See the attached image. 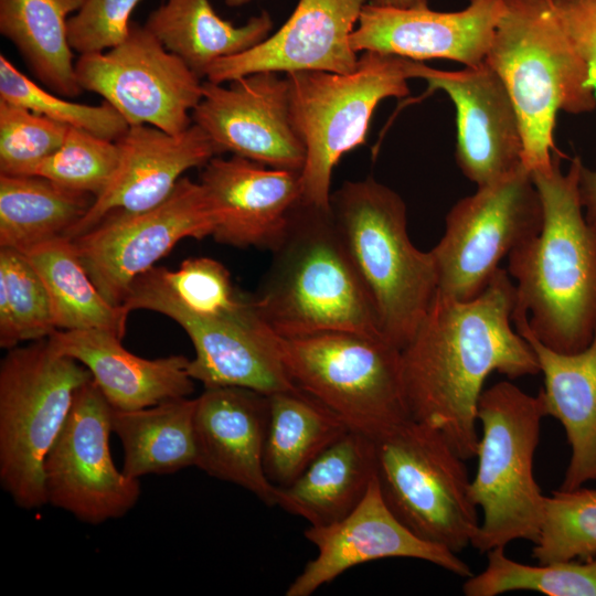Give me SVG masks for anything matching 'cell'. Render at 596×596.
Returning a JSON list of instances; mask_svg holds the SVG:
<instances>
[{"mask_svg":"<svg viewBox=\"0 0 596 596\" xmlns=\"http://www.w3.org/2000/svg\"><path fill=\"white\" fill-rule=\"evenodd\" d=\"M301 171L277 169L232 155L213 157L199 182L214 211L221 244L272 249L302 198Z\"/></svg>","mask_w":596,"mask_h":596,"instance_id":"7402d4cb","label":"cell"},{"mask_svg":"<svg viewBox=\"0 0 596 596\" xmlns=\"http://www.w3.org/2000/svg\"><path fill=\"white\" fill-rule=\"evenodd\" d=\"M194 412L195 398L190 397L136 411L113 408L111 429L124 449L123 472L139 479L196 467Z\"/></svg>","mask_w":596,"mask_h":596,"instance_id":"83f0119b","label":"cell"},{"mask_svg":"<svg viewBox=\"0 0 596 596\" xmlns=\"http://www.w3.org/2000/svg\"><path fill=\"white\" fill-rule=\"evenodd\" d=\"M375 478V440L349 429L291 485L278 487L277 505L311 526L327 525L349 514Z\"/></svg>","mask_w":596,"mask_h":596,"instance_id":"484cf974","label":"cell"},{"mask_svg":"<svg viewBox=\"0 0 596 596\" xmlns=\"http://www.w3.org/2000/svg\"><path fill=\"white\" fill-rule=\"evenodd\" d=\"M215 223L203 185L183 177L158 206L136 214H109L72 241L99 292L111 305L121 306L136 278L179 241L212 236Z\"/></svg>","mask_w":596,"mask_h":596,"instance_id":"5bb4252c","label":"cell"},{"mask_svg":"<svg viewBox=\"0 0 596 596\" xmlns=\"http://www.w3.org/2000/svg\"><path fill=\"white\" fill-rule=\"evenodd\" d=\"M409 61L366 51L351 73L285 74L291 119L306 148L300 172L304 201L330 207L332 172L341 157L365 143L372 115L382 100L409 94Z\"/></svg>","mask_w":596,"mask_h":596,"instance_id":"ba28073f","label":"cell"},{"mask_svg":"<svg viewBox=\"0 0 596 596\" xmlns=\"http://www.w3.org/2000/svg\"><path fill=\"white\" fill-rule=\"evenodd\" d=\"M578 195L587 222L596 228V170L583 162L578 172Z\"/></svg>","mask_w":596,"mask_h":596,"instance_id":"b9f144b4","label":"cell"},{"mask_svg":"<svg viewBox=\"0 0 596 596\" xmlns=\"http://www.w3.org/2000/svg\"><path fill=\"white\" fill-rule=\"evenodd\" d=\"M68 126L0 99V174L33 175L63 143Z\"/></svg>","mask_w":596,"mask_h":596,"instance_id":"74e56055","label":"cell"},{"mask_svg":"<svg viewBox=\"0 0 596 596\" xmlns=\"http://www.w3.org/2000/svg\"><path fill=\"white\" fill-rule=\"evenodd\" d=\"M121 306L128 312L162 313L183 328L195 350L189 374L204 389L237 386L270 395L297 387L283 360L280 337L260 318L252 297L244 295L219 313H196L170 295L152 267L135 279Z\"/></svg>","mask_w":596,"mask_h":596,"instance_id":"8fae6325","label":"cell"},{"mask_svg":"<svg viewBox=\"0 0 596 596\" xmlns=\"http://www.w3.org/2000/svg\"><path fill=\"white\" fill-rule=\"evenodd\" d=\"M545 416L540 394L530 395L510 381L480 395L478 468L469 489L483 514L471 542L480 552L539 538L545 496L533 475V458Z\"/></svg>","mask_w":596,"mask_h":596,"instance_id":"8992f818","label":"cell"},{"mask_svg":"<svg viewBox=\"0 0 596 596\" xmlns=\"http://www.w3.org/2000/svg\"><path fill=\"white\" fill-rule=\"evenodd\" d=\"M549 2L573 47L585 62L596 95V0Z\"/></svg>","mask_w":596,"mask_h":596,"instance_id":"60d3db41","label":"cell"},{"mask_svg":"<svg viewBox=\"0 0 596 596\" xmlns=\"http://www.w3.org/2000/svg\"><path fill=\"white\" fill-rule=\"evenodd\" d=\"M582 162L574 157L563 172L555 152L550 170L531 173L543 225L508 255L507 272L515 287L513 315L525 316L530 332L561 353L585 349L596 332V228L579 201Z\"/></svg>","mask_w":596,"mask_h":596,"instance_id":"7a4b0ae2","label":"cell"},{"mask_svg":"<svg viewBox=\"0 0 596 596\" xmlns=\"http://www.w3.org/2000/svg\"><path fill=\"white\" fill-rule=\"evenodd\" d=\"M280 348L295 385L349 429L377 440L411 419L401 350L383 337L324 331L280 338Z\"/></svg>","mask_w":596,"mask_h":596,"instance_id":"9c48e42d","label":"cell"},{"mask_svg":"<svg viewBox=\"0 0 596 596\" xmlns=\"http://www.w3.org/2000/svg\"><path fill=\"white\" fill-rule=\"evenodd\" d=\"M143 25L203 78L217 61L268 38L274 23L267 11L235 25L222 19L210 0H166L151 11Z\"/></svg>","mask_w":596,"mask_h":596,"instance_id":"4316f807","label":"cell"},{"mask_svg":"<svg viewBox=\"0 0 596 596\" xmlns=\"http://www.w3.org/2000/svg\"><path fill=\"white\" fill-rule=\"evenodd\" d=\"M368 0H299L279 30L255 46L214 63L206 81L228 83L258 73L355 70L351 35Z\"/></svg>","mask_w":596,"mask_h":596,"instance_id":"ffe728a7","label":"cell"},{"mask_svg":"<svg viewBox=\"0 0 596 596\" xmlns=\"http://www.w3.org/2000/svg\"><path fill=\"white\" fill-rule=\"evenodd\" d=\"M305 536L317 547V556L306 563L286 596H309L354 566L391 557L429 562L461 577L472 575L456 553L421 539L394 515L377 478L349 514L327 525H309Z\"/></svg>","mask_w":596,"mask_h":596,"instance_id":"ac0fdd59","label":"cell"},{"mask_svg":"<svg viewBox=\"0 0 596 596\" xmlns=\"http://www.w3.org/2000/svg\"><path fill=\"white\" fill-rule=\"evenodd\" d=\"M542 225L540 193L523 164L477 188L451 206L445 232L430 251L437 291L458 300L479 296L500 268L501 259L536 236Z\"/></svg>","mask_w":596,"mask_h":596,"instance_id":"7c38bea8","label":"cell"},{"mask_svg":"<svg viewBox=\"0 0 596 596\" xmlns=\"http://www.w3.org/2000/svg\"><path fill=\"white\" fill-rule=\"evenodd\" d=\"M330 212L373 301L382 336L402 350L437 291L432 252L412 243L404 200L372 177L345 181L331 192Z\"/></svg>","mask_w":596,"mask_h":596,"instance_id":"5b68a950","label":"cell"},{"mask_svg":"<svg viewBox=\"0 0 596 596\" xmlns=\"http://www.w3.org/2000/svg\"><path fill=\"white\" fill-rule=\"evenodd\" d=\"M83 2L0 0V33L15 46L36 79L63 97H75L82 92L67 21Z\"/></svg>","mask_w":596,"mask_h":596,"instance_id":"f1b7e54d","label":"cell"},{"mask_svg":"<svg viewBox=\"0 0 596 596\" xmlns=\"http://www.w3.org/2000/svg\"><path fill=\"white\" fill-rule=\"evenodd\" d=\"M51 300L28 257L0 247V347L49 338L56 331Z\"/></svg>","mask_w":596,"mask_h":596,"instance_id":"836d02e7","label":"cell"},{"mask_svg":"<svg viewBox=\"0 0 596 596\" xmlns=\"http://www.w3.org/2000/svg\"><path fill=\"white\" fill-rule=\"evenodd\" d=\"M504 0H468L459 11L428 4L411 8L366 3L351 35L355 52H376L413 61L450 60L466 67L485 63Z\"/></svg>","mask_w":596,"mask_h":596,"instance_id":"d6986e66","label":"cell"},{"mask_svg":"<svg viewBox=\"0 0 596 596\" xmlns=\"http://www.w3.org/2000/svg\"><path fill=\"white\" fill-rule=\"evenodd\" d=\"M117 142L120 158L110 183L67 237L87 232L109 214H136L158 206L185 171L203 168L220 156L195 124L175 135L149 125L129 126Z\"/></svg>","mask_w":596,"mask_h":596,"instance_id":"44dd1931","label":"cell"},{"mask_svg":"<svg viewBox=\"0 0 596 596\" xmlns=\"http://www.w3.org/2000/svg\"><path fill=\"white\" fill-rule=\"evenodd\" d=\"M505 8L486 56L515 107L523 136V166L551 169L558 111L596 109L588 70L546 0H504Z\"/></svg>","mask_w":596,"mask_h":596,"instance_id":"277c9868","label":"cell"},{"mask_svg":"<svg viewBox=\"0 0 596 596\" xmlns=\"http://www.w3.org/2000/svg\"><path fill=\"white\" fill-rule=\"evenodd\" d=\"M141 0H84L67 21L73 51L98 53L121 43L129 33L134 9Z\"/></svg>","mask_w":596,"mask_h":596,"instance_id":"ab89813d","label":"cell"},{"mask_svg":"<svg viewBox=\"0 0 596 596\" xmlns=\"http://www.w3.org/2000/svg\"><path fill=\"white\" fill-rule=\"evenodd\" d=\"M267 423L268 395L254 390L207 387L195 398L196 467L277 505L278 487L264 468Z\"/></svg>","mask_w":596,"mask_h":596,"instance_id":"603a6c76","label":"cell"},{"mask_svg":"<svg viewBox=\"0 0 596 596\" xmlns=\"http://www.w3.org/2000/svg\"><path fill=\"white\" fill-rule=\"evenodd\" d=\"M515 330L533 349L544 387L539 394L546 416L564 428L571 458L560 489L572 490L596 481V332L575 353H561L542 344L528 329L526 317L513 315Z\"/></svg>","mask_w":596,"mask_h":596,"instance_id":"d4e9b609","label":"cell"},{"mask_svg":"<svg viewBox=\"0 0 596 596\" xmlns=\"http://www.w3.org/2000/svg\"><path fill=\"white\" fill-rule=\"evenodd\" d=\"M47 290L57 330H106L123 338L128 312L107 301L84 268L72 238L60 236L23 253Z\"/></svg>","mask_w":596,"mask_h":596,"instance_id":"1f68e13d","label":"cell"},{"mask_svg":"<svg viewBox=\"0 0 596 596\" xmlns=\"http://www.w3.org/2000/svg\"><path fill=\"white\" fill-rule=\"evenodd\" d=\"M119 158L117 140L70 127L61 147L36 167L33 175L96 199L110 183Z\"/></svg>","mask_w":596,"mask_h":596,"instance_id":"8d00e7d4","label":"cell"},{"mask_svg":"<svg viewBox=\"0 0 596 596\" xmlns=\"http://www.w3.org/2000/svg\"><path fill=\"white\" fill-rule=\"evenodd\" d=\"M349 428L324 404L296 387L268 395L264 468L276 487L291 485Z\"/></svg>","mask_w":596,"mask_h":596,"instance_id":"f546056e","label":"cell"},{"mask_svg":"<svg viewBox=\"0 0 596 596\" xmlns=\"http://www.w3.org/2000/svg\"><path fill=\"white\" fill-rule=\"evenodd\" d=\"M192 123L219 155L230 152L267 167L301 171L306 148L290 114L289 85L275 72L253 73L228 83L203 82Z\"/></svg>","mask_w":596,"mask_h":596,"instance_id":"2e32d148","label":"cell"},{"mask_svg":"<svg viewBox=\"0 0 596 596\" xmlns=\"http://www.w3.org/2000/svg\"><path fill=\"white\" fill-rule=\"evenodd\" d=\"M487 560L481 573L467 577L462 586L466 596H497L515 590L596 596V556L532 566L511 560L499 546L487 552Z\"/></svg>","mask_w":596,"mask_h":596,"instance_id":"d6a6232c","label":"cell"},{"mask_svg":"<svg viewBox=\"0 0 596 596\" xmlns=\"http://www.w3.org/2000/svg\"><path fill=\"white\" fill-rule=\"evenodd\" d=\"M155 269L170 295L196 313L214 315L228 310L244 296L232 285L227 268L210 257L187 258L177 270Z\"/></svg>","mask_w":596,"mask_h":596,"instance_id":"f35d334b","label":"cell"},{"mask_svg":"<svg viewBox=\"0 0 596 596\" xmlns=\"http://www.w3.org/2000/svg\"><path fill=\"white\" fill-rule=\"evenodd\" d=\"M376 478L394 515L421 539L454 553L471 544L478 507L462 459L437 428L408 419L375 440Z\"/></svg>","mask_w":596,"mask_h":596,"instance_id":"30bf717a","label":"cell"},{"mask_svg":"<svg viewBox=\"0 0 596 596\" xmlns=\"http://www.w3.org/2000/svg\"><path fill=\"white\" fill-rule=\"evenodd\" d=\"M91 372L49 338L8 350L0 364V482L25 510L47 503L45 457Z\"/></svg>","mask_w":596,"mask_h":596,"instance_id":"52a82bcc","label":"cell"},{"mask_svg":"<svg viewBox=\"0 0 596 596\" xmlns=\"http://www.w3.org/2000/svg\"><path fill=\"white\" fill-rule=\"evenodd\" d=\"M270 252L269 268L252 301L277 336L352 331L383 337L373 301L330 207L301 198Z\"/></svg>","mask_w":596,"mask_h":596,"instance_id":"3957f363","label":"cell"},{"mask_svg":"<svg viewBox=\"0 0 596 596\" xmlns=\"http://www.w3.org/2000/svg\"><path fill=\"white\" fill-rule=\"evenodd\" d=\"M546 1H552V0H546Z\"/></svg>","mask_w":596,"mask_h":596,"instance_id":"f6af8a7d","label":"cell"},{"mask_svg":"<svg viewBox=\"0 0 596 596\" xmlns=\"http://www.w3.org/2000/svg\"><path fill=\"white\" fill-rule=\"evenodd\" d=\"M252 1L254 0H224L225 4L232 8H237V7L248 4Z\"/></svg>","mask_w":596,"mask_h":596,"instance_id":"ee69618b","label":"cell"},{"mask_svg":"<svg viewBox=\"0 0 596 596\" xmlns=\"http://www.w3.org/2000/svg\"><path fill=\"white\" fill-rule=\"evenodd\" d=\"M94 200L43 177L0 174V247L26 253L67 236Z\"/></svg>","mask_w":596,"mask_h":596,"instance_id":"4dcf8cb0","label":"cell"},{"mask_svg":"<svg viewBox=\"0 0 596 596\" xmlns=\"http://www.w3.org/2000/svg\"><path fill=\"white\" fill-rule=\"evenodd\" d=\"M368 3L393 8H411L421 4H428L427 0H368Z\"/></svg>","mask_w":596,"mask_h":596,"instance_id":"7bdbcfd3","label":"cell"},{"mask_svg":"<svg viewBox=\"0 0 596 596\" xmlns=\"http://www.w3.org/2000/svg\"><path fill=\"white\" fill-rule=\"evenodd\" d=\"M0 99L110 140H118L129 128L107 102L99 105L71 102L30 79L3 54H0Z\"/></svg>","mask_w":596,"mask_h":596,"instance_id":"d590c367","label":"cell"},{"mask_svg":"<svg viewBox=\"0 0 596 596\" xmlns=\"http://www.w3.org/2000/svg\"><path fill=\"white\" fill-rule=\"evenodd\" d=\"M412 78L427 82V93L445 92L456 109V162L477 188L522 166L523 136L513 102L498 74L483 63L443 71L409 61Z\"/></svg>","mask_w":596,"mask_h":596,"instance_id":"e0dca14e","label":"cell"},{"mask_svg":"<svg viewBox=\"0 0 596 596\" xmlns=\"http://www.w3.org/2000/svg\"><path fill=\"white\" fill-rule=\"evenodd\" d=\"M514 305V283L501 267L472 299L436 291L401 350L411 418L439 429L465 460L477 455L478 402L487 377L540 373L530 343L511 327Z\"/></svg>","mask_w":596,"mask_h":596,"instance_id":"6da1fadb","label":"cell"},{"mask_svg":"<svg viewBox=\"0 0 596 596\" xmlns=\"http://www.w3.org/2000/svg\"><path fill=\"white\" fill-rule=\"evenodd\" d=\"M61 354L82 363L107 402L117 411H136L189 397L194 391L184 355L140 358L121 344L116 333L91 330H56L49 337Z\"/></svg>","mask_w":596,"mask_h":596,"instance_id":"cb8c5ba5","label":"cell"},{"mask_svg":"<svg viewBox=\"0 0 596 596\" xmlns=\"http://www.w3.org/2000/svg\"><path fill=\"white\" fill-rule=\"evenodd\" d=\"M532 556L539 563L596 556V489H558L545 496L544 518Z\"/></svg>","mask_w":596,"mask_h":596,"instance_id":"e575fe53","label":"cell"},{"mask_svg":"<svg viewBox=\"0 0 596 596\" xmlns=\"http://www.w3.org/2000/svg\"><path fill=\"white\" fill-rule=\"evenodd\" d=\"M111 413L93 379L82 385L44 460L47 503L84 523L121 518L140 497L139 479L127 477L113 460Z\"/></svg>","mask_w":596,"mask_h":596,"instance_id":"9a60e30c","label":"cell"},{"mask_svg":"<svg viewBox=\"0 0 596 596\" xmlns=\"http://www.w3.org/2000/svg\"><path fill=\"white\" fill-rule=\"evenodd\" d=\"M75 74L82 91L103 97L129 126L149 125L173 135L193 124L203 94L202 78L136 22L118 45L81 54Z\"/></svg>","mask_w":596,"mask_h":596,"instance_id":"4fadbf2b","label":"cell"}]
</instances>
